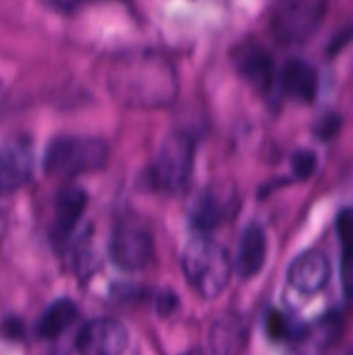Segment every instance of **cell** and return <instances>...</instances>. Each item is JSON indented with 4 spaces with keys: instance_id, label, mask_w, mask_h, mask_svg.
I'll list each match as a JSON object with an SVG mask.
<instances>
[{
    "instance_id": "cell-17",
    "label": "cell",
    "mask_w": 353,
    "mask_h": 355,
    "mask_svg": "<svg viewBox=\"0 0 353 355\" xmlns=\"http://www.w3.org/2000/svg\"><path fill=\"white\" fill-rule=\"evenodd\" d=\"M337 231L343 252H353V208H347L337 218Z\"/></svg>"
},
{
    "instance_id": "cell-15",
    "label": "cell",
    "mask_w": 353,
    "mask_h": 355,
    "mask_svg": "<svg viewBox=\"0 0 353 355\" xmlns=\"http://www.w3.org/2000/svg\"><path fill=\"white\" fill-rule=\"evenodd\" d=\"M246 339V327L237 316H223L214 322L210 333V347L214 355H233Z\"/></svg>"
},
{
    "instance_id": "cell-4",
    "label": "cell",
    "mask_w": 353,
    "mask_h": 355,
    "mask_svg": "<svg viewBox=\"0 0 353 355\" xmlns=\"http://www.w3.org/2000/svg\"><path fill=\"white\" fill-rule=\"evenodd\" d=\"M196 148H198V139L191 131L185 129L171 131L164 137L150 166V177L154 187L171 196L185 191L193 175Z\"/></svg>"
},
{
    "instance_id": "cell-13",
    "label": "cell",
    "mask_w": 353,
    "mask_h": 355,
    "mask_svg": "<svg viewBox=\"0 0 353 355\" xmlns=\"http://www.w3.org/2000/svg\"><path fill=\"white\" fill-rule=\"evenodd\" d=\"M85 206H87V196L81 187L77 185L62 187L54 198V235L67 237L81 220Z\"/></svg>"
},
{
    "instance_id": "cell-1",
    "label": "cell",
    "mask_w": 353,
    "mask_h": 355,
    "mask_svg": "<svg viewBox=\"0 0 353 355\" xmlns=\"http://www.w3.org/2000/svg\"><path fill=\"white\" fill-rule=\"evenodd\" d=\"M106 87L114 102L127 108L160 110L177 100L179 77L166 54L156 50H129L110 60Z\"/></svg>"
},
{
    "instance_id": "cell-2",
    "label": "cell",
    "mask_w": 353,
    "mask_h": 355,
    "mask_svg": "<svg viewBox=\"0 0 353 355\" xmlns=\"http://www.w3.org/2000/svg\"><path fill=\"white\" fill-rule=\"evenodd\" d=\"M110 148L94 135H58L44 154V171L56 177H77L106 166Z\"/></svg>"
},
{
    "instance_id": "cell-21",
    "label": "cell",
    "mask_w": 353,
    "mask_h": 355,
    "mask_svg": "<svg viewBox=\"0 0 353 355\" xmlns=\"http://www.w3.org/2000/svg\"><path fill=\"white\" fill-rule=\"evenodd\" d=\"M183 355H204L202 352H187V354H183Z\"/></svg>"
},
{
    "instance_id": "cell-10",
    "label": "cell",
    "mask_w": 353,
    "mask_h": 355,
    "mask_svg": "<svg viewBox=\"0 0 353 355\" xmlns=\"http://www.w3.org/2000/svg\"><path fill=\"white\" fill-rule=\"evenodd\" d=\"M329 277H331L329 258L316 250L298 256L291 262L289 275H287L289 285L304 295H314V293L322 291L325 285L329 283Z\"/></svg>"
},
{
    "instance_id": "cell-9",
    "label": "cell",
    "mask_w": 353,
    "mask_h": 355,
    "mask_svg": "<svg viewBox=\"0 0 353 355\" xmlns=\"http://www.w3.org/2000/svg\"><path fill=\"white\" fill-rule=\"evenodd\" d=\"M320 4L316 0H293L275 19V31L285 42L304 40L320 21Z\"/></svg>"
},
{
    "instance_id": "cell-3",
    "label": "cell",
    "mask_w": 353,
    "mask_h": 355,
    "mask_svg": "<svg viewBox=\"0 0 353 355\" xmlns=\"http://www.w3.org/2000/svg\"><path fill=\"white\" fill-rule=\"evenodd\" d=\"M231 270L229 254L218 243L204 237V233L187 243L183 252V272L198 295L206 300L218 297L231 279Z\"/></svg>"
},
{
    "instance_id": "cell-19",
    "label": "cell",
    "mask_w": 353,
    "mask_h": 355,
    "mask_svg": "<svg viewBox=\"0 0 353 355\" xmlns=\"http://www.w3.org/2000/svg\"><path fill=\"white\" fill-rule=\"evenodd\" d=\"M341 270H343V285L345 291L353 295V252L343 254V262H341Z\"/></svg>"
},
{
    "instance_id": "cell-14",
    "label": "cell",
    "mask_w": 353,
    "mask_h": 355,
    "mask_svg": "<svg viewBox=\"0 0 353 355\" xmlns=\"http://www.w3.org/2000/svg\"><path fill=\"white\" fill-rule=\"evenodd\" d=\"M266 262V233L260 225H250L239 241L237 272L243 279L256 277Z\"/></svg>"
},
{
    "instance_id": "cell-11",
    "label": "cell",
    "mask_w": 353,
    "mask_h": 355,
    "mask_svg": "<svg viewBox=\"0 0 353 355\" xmlns=\"http://www.w3.org/2000/svg\"><path fill=\"white\" fill-rule=\"evenodd\" d=\"M235 69L250 85L260 92L270 89L277 79L273 56L258 44H246L235 50Z\"/></svg>"
},
{
    "instance_id": "cell-12",
    "label": "cell",
    "mask_w": 353,
    "mask_h": 355,
    "mask_svg": "<svg viewBox=\"0 0 353 355\" xmlns=\"http://www.w3.org/2000/svg\"><path fill=\"white\" fill-rule=\"evenodd\" d=\"M281 89L300 102H314L318 94V73L306 60H289L279 73Z\"/></svg>"
},
{
    "instance_id": "cell-6",
    "label": "cell",
    "mask_w": 353,
    "mask_h": 355,
    "mask_svg": "<svg viewBox=\"0 0 353 355\" xmlns=\"http://www.w3.org/2000/svg\"><path fill=\"white\" fill-rule=\"evenodd\" d=\"M154 241L150 231L137 223H121L110 237V258L125 270H139L150 264Z\"/></svg>"
},
{
    "instance_id": "cell-8",
    "label": "cell",
    "mask_w": 353,
    "mask_h": 355,
    "mask_svg": "<svg viewBox=\"0 0 353 355\" xmlns=\"http://www.w3.org/2000/svg\"><path fill=\"white\" fill-rule=\"evenodd\" d=\"M127 345L129 333L114 318L94 320L77 335V352L81 355H123Z\"/></svg>"
},
{
    "instance_id": "cell-20",
    "label": "cell",
    "mask_w": 353,
    "mask_h": 355,
    "mask_svg": "<svg viewBox=\"0 0 353 355\" xmlns=\"http://www.w3.org/2000/svg\"><path fill=\"white\" fill-rule=\"evenodd\" d=\"M268 329H270V335L281 339V337H287L289 335V322L281 316V314H273L270 316V322H268Z\"/></svg>"
},
{
    "instance_id": "cell-7",
    "label": "cell",
    "mask_w": 353,
    "mask_h": 355,
    "mask_svg": "<svg viewBox=\"0 0 353 355\" xmlns=\"http://www.w3.org/2000/svg\"><path fill=\"white\" fill-rule=\"evenodd\" d=\"M33 175V146L25 135L8 137L0 146V193L8 196L29 183Z\"/></svg>"
},
{
    "instance_id": "cell-18",
    "label": "cell",
    "mask_w": 353,
    "mask_h": 355,
    "mask_svg": "<svg viewBox=\"0 0 353 355\" xmlns=\"http://www.w3.org/2000/svg\"><path fill=\"white\" fill-rule=\"evenodd\" d=\"M293 171L300 179H308L316 171V156L310 150H300L293 156Z\"/></svg>"
},
{
    "instance_id": "cell-5",
    "label": "cell",
    "mask_w": 353,
    "mask_h": 355,
    "mask_svg": "<svg viewBox=\"0 0 353 355\" xmlns=\"http://www.w3.org/2000/svg\"><path fill=\"white\" fill-rule=\"evenodd\" d=\"M239 210V196L233 183L214 181L193 202L189 218L200 233H208L229 223Z\"/></svg>"
},
{
    "instance_id": "cell-16",
    "label": "cell",
    "mask_w": 353,
    "mask_h": 355,
    "mask_svg": "<svg viewBox=\"0 0 353 355\" xmlns=\"http://www.w3.org/2000/svg\"><path fill=\"white\" fill-rule=\"evenodd\" d=\"M75 318H77V306L71 300H58L46 310L37 331L44 339H56L75 322Z\"/></svg>"
}]
</instances>
